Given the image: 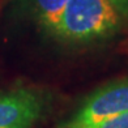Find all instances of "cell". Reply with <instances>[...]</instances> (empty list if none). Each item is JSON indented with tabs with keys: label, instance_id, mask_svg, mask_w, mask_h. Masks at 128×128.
Returning a JSON list of instances; mask_svg holds the SVG:
<instances>
[{
	"label": "cell",
	"instance_id": "obj_1",
	"mask_svg": "<svg viewBox=\"0 0 128 128\" xmlns=\"http://www.w3.org/2000/svg\"><path fill=\"white\" fill-rule=\"evenodd\" d=\"M118 12L108 0H69L54 32L64 39L86 42L114 32Z\"/></svg>",
	"mask_w": 128,
	"mask_h": 128
},
{
	"label": "cell",
	"instance_id": "obj_2",
	"mask_svg": "<svg viewBox=\"0 0 128 128\" xmlns=\"http://www.w3.org/2000/svg\"><path fill=\"white\" fill-rule=\"evenodd\" d=\"M126 111H128V78L110 82L92 93L72 120L71 127L85 128Z\"/></svg>",
	"mask_w": 128,
	"mask_h": 128
},
{
	"label": "cell",
	"instance_id": "obj_3",
	"mask_svg": "<svg viewBox=\"0 0 128 128\" xmlns=\"http://www.w3.org/2000/svg\"><path fill=\"white\" fill-rule=\"evenodd\" d=\"M42 112L40 98L32 90L0 94V128H30Z\"/></svg>",
	"mask_w": 128,
	"mask_h": 128
},
{
	"label": "cell",
	"instance_id": "obj_4",
	"mask_svg": "<svg viewBox=\"0 0 128 128\" xmlns=\"http://www.w3.org/2000/svg\"><path fill=\"white\" fill-rule=\"evenodd\" d=\"M69 0H36V7L42 22L54 30L64 7Z\"/></svg>",
	"mask_w": 128,
	"mask_h": 128
},
{
	"label": "cell",
	"instance_id": "obj_5",
	"mask_svg": "<svg viewBox=\"0 0 128 128\" xmlns=\"http://www.w3.org/2000/svg\"><path fill=\"white\" fill-rule=\"evenodd\" d=\"M85 128H128V111Z\"/></svg>",
	"mask_w": 128,
	"mask_h": 128
},
{
	"label": "cell",
	"instance_id": "obj_6",
	"mask_svg": "<svg viewBox=\"0 0 128 128\" xmlns=\"http://www.w3.org/2000/svg\"><path fill=\"white\" fill-rule=\"evenodd\" d=\"M115 10L120 14L128 17V0H108Z\"/></svg>",
	"mask_w": 128,
	"mask_h": 128
}]
</instances>
